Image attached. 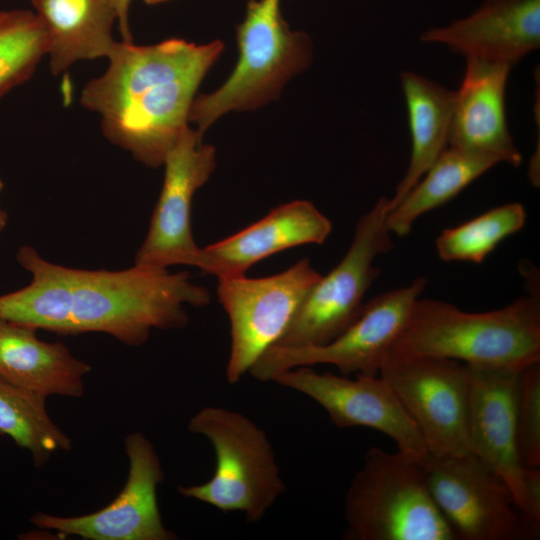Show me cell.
I'll return each instance as SVG.
<instances>
[{
    "label": "cell",
    "mask_w": 540,
    "mask_h": 540,
    "mask_svg": "<svg viewBox=\"0 0 540 540\" xmlns=\"http://www.w3.org/2000/svg\"><path fill=\"white\" fill-rule=\"evenodd\" d=\"M32 275L29 285L0 296V318L61 334L102 332L129 346L144 344L152 329H182L184 305L206 306L209 291L188 272L135 265L126 270L67 268L30 246L17 252Z\"/></svg>",
    "instance_id": "obj_1"
},
{
    "label": "cell",
    "mask_w": 540,
    "mask_h": 540,
    "mask_svg": "<svg viewBox=\"0 0 540 540\" xmlns=\"http://www.w3.org/2000/svg\"><path fill=\"white\" fill-rule=\"evenodd\" d=\"M222 50L220 41L116 42L106 72L85 85L80 102L101 115L109 141L158 167L188 126L196 90Z\"/></svg>",
    "instance_id": "obj_2"
},
{
    "label": "cell",
    "mask_w": 540,
    "mask_h": 540,
    "mask_svg": "<svg viewBox=\"0 0 540 540\" xmlns=\"http://www.w3.org/2000/svg\"><path fill=\"white\" fill-rule=\"evenodd\" d=\"M390 354L520 371L540 361L539 295L533 292L501 309L478 313L418 298Z\"/></svg>",
    "instance_id": "obj_3"
},
{
    "label": "cell",
    "mask_w": 540,
    "mask_h": 540,
    "mask_svg": "<svg viewBox=\"0 0 540 540\" xmlns=\"http://www.w3.org/2000/svg\"><path fill=\"white\" fill-rule=\"evenodd\" d=\"M350 540H456L428 488L422 459L371 447L344 499Z\"/></svg>",
    "instance_id": "obj_4"
},
{
    "label": "cell",
    "mask_w": 540,
    "mask_h": 540,
    "mask_svg": "<svg viewBox=\"0 0 540 540\" xmlns=\"http://www.w3.org/2000/svg\"><path fill=\"white\" fill-rule=\"evenodd\" d=\"M188 429L209 440L215 469L205 483L180 485L178 492L225 513L240 512L247 523L262 520L286 490L266 433L244 414L217 406L197 411Z\"/></svg>",
    "instance_id": "obj_5"
},
{
    "label": "cell",
    "mask_w": 540,
    "mask_h": 540,
    "mask_svg": "<svg viewBox=\"0 0 540 540\" xmlns=\"http://www.w3.org/2000/svg\"><path fill=\"white\" fill-rule=\"evenodd\" d=\"M239 58L229 78L214 92L193 100L188 121L204 132L229 111L255 109L276 98L311 60L308 36L290 30L280 0H252L237 28Z\"/></svg>",
    "instance_id": "obj_6"
},
{
    "label": "cell",
    "mask_w": 540,
    "mask_h": 540,
    "mask_svg": "<svg viewBox=\"0 0 540 540\" xmlns=\"http://www.w3.org/2000/svg\"><path fill=\"white\" fill-rule=\"evenodd\" d=\"M387 214L388 198L381 197L357 222L343 258L311 287L273 346L324 345L355 321L365 304L366 291L381 272L373 261L394 247L386 227Z\"/></svg>",
    "instance_id": "obj_7"
},
{
    "label": "cell",
    "mask_w": 540,
    "mask_h": 540,
    "mask_svg": "<svg viewBox=\"0 0 540 540\" xmlns=\"http://www.w3.org/2000/svg\"><path fill=\"white\" fill-rule=\"evenodd\" d=\"M430 493L463 540H527L539 535L506 483L472 452L422 459Z\"/></svg>",
    "instance_id": "obj_8"
},
{
    "label": "cell",
    "mask_w": 540,
    "mask_h": 540,
    "mask_svg": "<svg viewBox=\"0 0 540 540\" xmlns=\"http://www.w3.org/2000/svg\"><path fill=\"white\" fill-rule=\"evenodd\" d=\"M427 286L424 277L382 293L365 303L355 321L332 341L313 347H269L252 364L251 376L272 381L279 373L300 366L330 364L341 375H379L415 301Z\"/></svg>",
    "instance_id": "obj_9"
},
{
    "label": "cell",
    "mask_w": 540,
    "mask_h": 540,
    "mask_svg": "<svg viewBox=\"0 0 540 540\" xmlns=\"http://www.w3.org/2000/svg\"><path fill=\"white\" fill-rule=\"evenodd\" d=\"M309 259L278 274L218 278L217 294L230 323L226 378L237 383L281 337L311 287L321 278Z\"/></svg>",
    "instance_id": "obj_10"
},
{
    "label": "cell",
    "mask_w": 540,
    "mask_h": 540,
    "mask_svg": "<svg viewBox=\"0 0 540 540\" xmlns=\"http://www.w3.org/2000/svg\"><path fill=\"white\" fill-rule=\"evenodd\" d=\"M379 375L416 423L430 455L471 452L466 364L446 358L389 354Z\"/></svg>",
    "instance_id": "obj_11"
},
{
    "label": "cell",
    "mask_w": 540,
    "mask_h": 540,
    "mask_svg": "<svg viewBox=\"0 0 540 540\" xmlns=\"http://www.w3.org/2000/svg\"><path fill=\"white\" fill-rule=\"evenodd\" d=\"M468 366L471 452L508 486L517 507L540 525V470L521 465L515 436L517 370Z\"/></svg>",
    "instance_id": "obj_12"
},
{
    "label": "cell",
    "mask_w": 540,
    "mask_h": 540,
    "mask_svg": "<svg viewBox=\"0 0 540 540\" xmlns=\"http://www.w3.org/2000/svg\"><path fill=\"white\" fill-rule=\"evenodd\" d=\"M129 460L126 483L102 509L75 517L37 512L30 522L38 528L88 540H175L177 535L162 521L157 488L164 473L152 442L141 432L124 440Z\"/></svg>",
    "instance_id": "obj_13"
},
{
    "label": "cell",
    "mask_w": 540,
    "mask_h": 540,
    "mask_svg": "<svg viewBox=\"0 0 540 540\" xmlns=\"http://www.w3.org/2000/svg\"><path fill=\"white\" fill-rule=\"evenodd\" d=\"M272 381L315 401L338 428H371L390 437L406 455L423 459L428 454L416 423L380 375L350 378L300 366Z\"/></svg>",
    "instance_id": "obj_14"
},
{
    "label": "cell",
    "mask_w": 540,
    "mask_h": 540,
    "mask_svg": "<svg viewBox=\"0 0 540 540\" xmlns=\"http://www.w3.org/2000/svg\"><path fill=\"white\" fill-rule=\"evenodd\" d=\"M202 134L187 126L168 150L163 187L135 265L194 266L200 247L192 235V199L216 167V150L202 142Z\"/></svg>",
    "instance_id": "obj_15"
},
{
    "label": "cell",
    "mask_w": 540,
    "mask_h": 540,
    "mask_svg": "<svg viewBox=\"0 0 540 540\" xmlns=\"http://www.w3.org/2000/svg\"><path fill=\"white\" fill-rule=\"evenodd\" d=\"M420 39L445 45L466 60L512 67L540 46V0H482L468 16L431 27Z\"/></svg>",
    "instance_id": "obj_16"
},
{
    "label": "cell",
    "mask_w": 540,
    "mask_h": 540,
    "mask_svg": "<svg viewBox=\"0 0 540 540\" xmlns=\"http://www.w3.org/2000/svg\"><path fill=\"white\" fill-rule=\"evenodd\" d=\"M331 230L330 220L313 203L295 200L275 207L241 231L200 248L194 267L217 278L243 276L256 263L283 250L324 243Z\"/></svg>",
    "instance_id": "obj_17"
},
{
    "label": "cell",
    "mask_w": 540,
    "mask_h": 540,
    "mask_svg": "<svg viewBox=\"0 0 540 540\" xmlns=\"http://www.w3.org/2000/svg\"><path fill=\"white\" fill-rule=\"evenodd\" d=\"M511 66L466 60L462 82L454 91L449 145L481 153L514 167L523 156L510 134L505 94Z\"/></svg>",
    "instance_id": "obj_18"
},
{
    "label": "cell",
    "mask_w": 540,
    "mask_h": 540,
    "mask_svg": "<svg viewBox=\"0 0 540 540\" xmlns=\"http://www.w3.org/2000/svg\"><path fill=\"white\" fill-rule=\"evenodd\" d=\"M91 366L60 342L39 339L36 329L0 318V377L46 397L79 398Z\"/></svg>",
    "instance_id": "obj_19"
},
{
    "label": "cell",
    "mask_w": 540,
    "mask_h": 540,
    "mask_svg": "<svg viewBox=\"0 0 540 540\" xmlns=\"http://www.w3.org/2000/svg\"><path fill=\"white\" fill-rule=\"evenodd\" d=\"M48 40L51 72L73 63L108 57L116 45L112 26L118 19L109 0H29Z\"/></svg>",
    "instance_id": "obj_20"
},
{
    "label": "cell",
    "mask_w": 540,
    "mask_h": 540,
    "mask_svg": "<svg viewBox=\"0 0 540 540\" xmlns=\"http://www.w3.org/2000/svg\"><path fill=\"white\" fill-rule=\"evenodd\" d=\"M400 79L407 107L411 155L394 195L388 198V212L448 147L454 105V91L425 76L405 71Z\"/></svg>",
    "instance_id": "obj_21"
},
{
    "label": "cell",
    "mask_w": 540,
    "mask_h": 540,
    "mask_svg": "<svg viewBox=\"0 0 540 540\" xmlns=\"http://www.w3.org/2000/svg\"><path fill=\"white\" fill-rule=\"evenodd\" d=\"M498 163L491 156L448 146L418 183L388 212V231L399 237L406 236L420 216L450 201Z\"/></svg>",
    "instance_id": "obj_22"
},
{
    "label": "cell",
    "mask_w": 540,
    "mask_h": 540,
    "mask_svg": "<svg viewBox=\"0 0 540 540\" xmlns=\"http://www.w3.org/2000/svg\"><path fill=\"white\" fill-rule=\"evenodd\" d=\"M46 396L0 377V435L30 452L36 467L57 451L71 449V439L52 421Z\"/></svg>",
    "instance_id": "obj_23"
},
{
    "label": "cell",
    "mask_w": 540,
    "mask_h": 540,
    "mask_svg": "<svg viewBox=\"0 0 540 540\" xmlns=\"http://www.w3.org/2000/svg\"><path fill=\"white\" fill-rule=\"evenodd\" d=\"M527 213L519 202L494 207L456 227L444 229L436 239L444 262L481 264L505 238L519 232Z\"/></svg>",
    "instance_id": "obj_24"
},
{
    "label": "cell",
    "mask_w": 540,
    "mask_h": 540,
    "mask_svg": "<svg viewBox=\"0 0 540 540\" xmlns=\"http://www.w3.org/2000/svg\"><path fill=\"white\" fill-rule=\"evenodd\" d=\"M47 49V34L35 12L0 10V99L31 77Z\"/></svg>",
    "instance_id": "obj_25"
},
{
    "label": "cell",
    "mask_w": 540,
    "mask_h": 540,
    "mask_svg": "<svg viewBox=\"0 0 540 540\" xmlns=\"http://www.w3.org/2000/svg\"><path fill=\"white\" fill-rule=\"evenodd\" d=\"M515 436L520 463L540 466V361L520 370L515 406Z\"/></svg>",
    "instance_id": "obj_26"
},
{
    "label": "cell",
    "mask_w": 540,
    "mask_h": 540,
    "mask_svg": "<svg viewBox=\"0 0 540 540\" xmlns=\"http://www.w3.org/2000/svg\"><path fill=\"white\" fill-rule=\"evenodd\" d=\"M117 12L119 29L123 37V42H132V36L128 25V9L131 0H109Z\"/></svg>",
    "instance_id": "obj_27"
},
{
    "label": "cell",
    "mask_w": 540,
    "mask_h": 540,
    "mask_svg": "<svg viewBox=\"0 0 540 540\" xmlns=\"http://www.w3.org/2000/svg\"><path fill=\"white\" fill-rule=\"evenodd\" d=\"M3 189V182L0 180V193ZM7 223V213L0 208V233L3 231Z\"/></svg>",
    "instance_id": "obj_28"
},
{
    "label": "cell",
    "mask_w": 540,
    "mask_h": 540,
    "mask_svg": "<svg viewBox=\"0 0 540 540\" xmlns=\"http://www.w3.org/2000/svg\"><path fill=\"white\" fill-rule=\"evenodd\" d=\"M164 1H167V0H144L145 3L147 4H158V3H161V2H164Z\"/></svg>",
    "instance_id": "obj_29"
}]
</instances>
